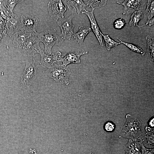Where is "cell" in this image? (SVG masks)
<instances>
[{
  "instance_id": "12",
  "label": "cell",
  "mask_w": 154,
  "mask_h": 154,
  "mask_svg": "<svg viewBox=\"0 0 154 154\" xmlns=\"http://www.w3.org/2000/svg\"><path fill=\"white\" fill-rule=\"evenodd\" d=\"M94 9L95 8L92 9L91 11H87L85 9L82 13L86 14L88 17L90 22L92 30L96 36L100 45L103 46L104 45L101 35L102 33L97 23L93 13Z\"/></svg>"
},
{
  "instance_id": "9",
  "label": "cell",
  "mask_w": 154,
  "mask_h": 154,
  "mask_svg": "<svg viewBox=\"0 0 154 154\" xmlns=\"http://www.w3.org/2000/svg\"><path fill=\"white\" fill-rule=\"evenodd\" d=\"M41 59L39 66L47 68L51 67L60 62L62 54L59 51L50 54H46L44 51L40 54Z\"/></svg>"
},
{
  "instance_id": "30",
  "label": "cell",
  "mask_w": 154,
  "mask_h": 154,
  "mask_svg": "<svg viewBox=\"0 0 154 154\" xmlns=\"http://www.w3.org/2000/svg\"><path fill=\"white\" fill-rule=\"evenodd\" d=\"M4 34H3V35ZM0 33V44L2 42L4 38V36L3 35Z\"/></svg>"
},
{
  "instance_id": "13",
  "label": "cell",
  "mask_w": 154,
  "mask_h": 154,
  "mask_svg": "<svg viewBox=\"0 0 154 154\" xmlns=\"http://www.w3.org/2000/svg\"><path fill=\"white\" fill-rule=\"evenodd\" d=\"M88 53L87 51L84 50L71 52L68 53L64 58H62L60 62H62L63 64L66 66L72 63H79L80 62L81 56Z\"/></svg>"
},
{
  "instance_id": "18",
  "label": "cell",
  "mask_w": 154,
  "mask_h": 154,
  "mask_svg": "<svg viewBox=\"0 0 154 154\" xmlns=\"http://www.w3.org/2000/svg\"><path fill=\"white\" fill-rule=\"evenodd\" d=\"M145 16L147 18L148 20L146 24L151 26L154 25V19L153 17L154 13V1L147 0V7L145 12Z\"/></svg>"
},
{
  "instance_id": "1",
  "label": "cell",
  "mask_w": 154,
  "mask_h": 154,
  "mask_svg": "<svg viewBox=\"0 0 154 154\" xmlns=\"http://www.w3.org/2000/svg\"><path fill=\"white\" fill-rule=\"evenodd\" d=\"M126 121L119 137L131 139L133 141H143L142 134L140 131L141 123L137 119L127 114Z\"/></svg>"
},
{
  "instance_id": "24",
  "label": "cell",
  "mask_w": 154,
  "mask_h": 154,
  "mask_svg": "<svg viewBox=\"0 0 154 154\" xmlns=\"http://www.w3.org/2000/svg\"><path fill=\"white\" fill-rule=\"evenodd\" d=\"M146 130L147 132V135L146 137L147 139L148 144H154V135L153 131L149 127H146Z\"/></svg>"
},
{
  "instance_id": "31",
  "label": "cell",
  "mask_w": 154,
  "mask_h": 154,
  "mask_svg": "<svg viewBox=\"0 0 154 154\" xmlns=\"http://www.w3.org/2000/svg\"><path fill=\"white\" fill-rule=\"evenodd\" d=\"M153 119H152L150 122V125L152 127L153 126Z\"/></svg>"
},
{
  "instance_id": "32",
  "label": "cell",
  "mask_w": 154,
  "mask_h": 154,
  "mask_svg": "<svg viewBox=\"0 0 154 154\" xmlns=\"http://www.w3.org/2000/svg\"><path fill=\"white\" fill-rule=\"evenodd\" d=\"M92 154H94V153H92Z\"/></svg>"
},
{
  "instance_id": "27",
  "label": "cell",
  "mask_w": 154,
  "mask_h": 154,
  "mask_svg": "<svg viewBox=\"0 0 154 154\" xmlns=\"http://www.w3.org/2000/svg\"><path fill=\"white\" fill-rule=\"evenodd\" d=\"M141 154H154V149H147L145 147L143 143L141 146Z\"/></svg>"
},
{
  "instance_id": "6",
  "label": "cell",
  "mask_w": 154,
  "mask_h": 154,
  "mask_svg": "<svg viewBox=\"0 0 154 154\" xmlns=\"http://www.w3.org/2000/svg\"><path fill=\"white\" fill-rule=\"evenodd\" d=\"M39 21L38 17L30 16L27 14L22 15L19 25L20 30L33 34L36 32V29Z\"/></svg>"
},
{
  "instance_id": "21",
  "label": "cell",
  "mask_w": 154,
  "mask_h": 154,
  "mask_svg": "<svg viewBox=\"0 0 154 154\" xmlns=\"http://www.w3.org/2000/svg\"><path fill=\"white\" fill-rule=\"evenodd\" d=\"M101 35L104 38L106 47L108 50H110L112 48L117 46L121 44L120 42H117L115 41L111 38L108 35H104L102 33Z\"/></svg>"
},
{
  "instance_id": "11",
  "label": "cell",
  "mask_w": 154,
  "mask_h": 154,
  "mask_svg": "<svg viewBox=\"0 0 154 154\" xmlns=\"http://www.w3.org/2000/svg\"><path fill=\"white\" fill-rule=\"evenodd\" d=\"M146 0H127L123 3L117 2V4L123 5L124 7L123 14H129L134 12L142 10Z\"/></svg>"
},
{
  "instance_id": "22",
  "label": "cell",
  "mask_w": 154,
  "mask_h": 154,
  "mask_svg": "<svg viewBox=\"0 0 154 154\" xmlns=\"http://www.w3.org/2000/svg\"><path fill=\"white\" fill-rule=\"evenodd\" d=\"M117 38L120 42L121 44H124L131 51L139 53L142 55L145 54V51L140 47L133 44L123 41Z\"/></svg>"
},
{
  "instance_id": "26",
  "label": "cell",
  "mask_w": 154,
  "mask_h": 154,
  "mask_svg": "<svg viewBox=\"0 0 154 154\" xmlns=\"http://www.w3.org/2000/svg\"><path fill=\"white\" fill-rule=\"evenodd\" d=\"M124 24V21L121 18L115 21L114 23V26L115 28L117 29H120L123 27Z\"/></svg>"
},
{
  "instance_id": "8",
  "label": "cell",
  "mask_w": 154,
  "mask_h": 154,
  "mask_svg": "<svg viewBox=\"0 0 154 154\" xmlns=\"http://www.w3.org/2000/svg\"><path fill=\"white\" fill-rule=\"evenodd\" d=\"M47 8L49 15L55 21L64 18L66 8L62 0L50 1L48 4Z\"/></svg>"
},
{
  "instance_id": "23",
  "label": "cell",
  "mask_w": 154,
  "mask_h": 154,
  "mask_svg": "<svg viewBox=\"0 0 154 154\" xmlns=\"http://www.w3.org/2000/svg\"><path fill=\"white\" fill-rule=\"evenodd\" d=\"M83 2L86 7L93 9L97 6L102 7L105 5L107 3V0H83Z\"/></svg>"
},
{
  "instance_id": "28",
  "label": "cell",
  "mask_w": 154,
  "mask_h": 154,
  "mask_svg": "<svg viewBox=\"0 0 154 154\" xmlns=\"http://www.w3.org/2000/svg\"><path fill=\"white\" fill-rule=\"evenodd\" d=\"M114 128L115 125L110 122H108L104 126V129L107 131H112Z\"/></svg>"
},
{
  "instance_id": "19",
  "label": "cell",
  "mask_w": 154,
  "mask_h": 154,
  "mask_svg": "<svg viewBox=\"0 0 154 154\" xmlns=\"http://www.w3.org/2000/svg\"><path fill=\"white\" fill-rule=\"evenodd\" d=\"M147 44V55L149 60L154 63V38L149 35L145 37Z\"/></svg>"
},
{
  "instance_id": "29",
  "label": "cell",
  "mask_w": 154,
  "mask_h": 154,
  "mask_svg": "<svg viewBox=\"0 0 154 154\" xmlns=\"http://www.w3.org/2000/svg\"><path fill=\"white\" fill-rule=\"evenodd\" d=\"M4 22L2 20H0V33L2 32L4 28Z\"/></svg>"
},
{
  "instance_id": "3",
  "label": "cell",
  "mask_w": 154,
  "mask_h": 154,
  "mask_svg": "<svg viewBox=\"0 0 154 154\" xmlns=\"http://www.w3.org/2000/svg\"><path fill=\"white\" fill-rule=\"evenodd\" d=\"M44 73L59 84H69V78L71 72L69 68L63 64L57 63L47 68Z\"/></svg>"
},
{
  "instance_id": "25",
  "label": "cell",
  "mask_w": 154,
  "mask_h": 154,
  "mask_svg": "<svg viewBox=\"0 0 154 154\" xmlns=\"http://www.w3.org/2000/svg\"><path fill=\"white\" fill-rule=\"evenodd\" d=\"M7 7L10 11L12 14L13 13V9L16 5L21 0H6Z\"/></svg>"
},
{
  "instance_id": "16",
  "label": "cell",
  "mask_w": 154,
  "mask_h": 154,
  "mask_svg": "<svg viewBox=\"0 0 154 154\" xmlns=\"http://www.w3.org/2000/svg\"><path fill=\"white\" fill-rule=\"evenodd\" d=\"M32 34L21 30L18 31L13 35L14 37L13 44L20 49L28 38Z\"/></svg>"
},
{
  "instance_id": "7",
  "label": "cell",
  "mask_w": 154,
  "mask_h": 154,
  "mask_svg": "<svg viewBox=\"0 0 154 154\" xmlns=\"http://www.w3.org/2000/svg\"><path fill=\"white\" fill-rule=\"evenodd\" d=\"M74 15L72 14L67 18H62L57 21L61 31L60 35L64 40L65 39H69L73 35V29L74 25L73 24L72 20Z\"/></svg>"
},
{
  "instance_id": "4",
  "label": "cell",
  "mask_w": 154,
  "mask_h": 154,
  "mask_svg": "<svg viewBox=\"0 0 154 154\" xmlns=\"http://www.w3.org/2000/svg\"><path fill=\"white\" fill-rule=\"evenodd\" d=\"M40 42H42L44 46V52L50 54L52 52V49L54 45L59 41L63 40L60 35H57L55 29H46L41 33L37 32Z\"/></svg>"
},
{
  "instance_id": "15",
  "label": "cell",
  "mask_w": 154,
  "mask_h": 154,
  "mask_svg": "<svg viewBox=\"0 0 154 154\" xmlns=\"http://www.w3.org/2000/svg\"><path fill=\"white\" fill-rule=\"evenodd\" d=\"M143 141H133L129 139L124 147L125 154H141V146Z\"/></svg>"
},
{
  "instance_id": "17",
  "label": "cell",
  "mask_w": 154,
  "mask_h": 154,
  "mask_svg": "<svg viewBox=\"0 0 154 154\" xmlns=\"http://www.w3.org/2000/svg\"><path fill=\"white\" fill-rule=\"evenodd\" d=\"M91 31L90 27L81 26L79 27L78 32L74 33L73 35L75 40L79 44H82L86 37Z\"/></svg>"
},
{
  "instance_id": "5",
  "label": "cell",
  "mask_w": 154,
  "mask_h": 154,
  "mask_svg": "<svg viewBox=\"0 0 154 154\" xmlns=\"http://www.w3.org/2000/svg\"><path fill=\"white\" fill-rule=\"evenodd\" d=\"M39 42L36 32L28 38L20 49L27 57L35 56V54H40L43 51L39 46Z\"/></svg>"
},
{
  "instance_id": "2",
  "label": "cell",
  "mask_w": 154,
  "mask_h": 154,
  "mask_svg": "<svg viewBox=\"0 0 154 154\" xmlns=\"http://www.w3.org/2000/svg\"><path fill=\"white\" fill-rule=\"evenodd\" d=\"M38 66L36 64L35 56L27 57L21 78L20 83L22 87L28 88L31 86L36 78Z\"/></svg>"
},
{
  "instance_id": "10",
  "label": "cell",
  "mask_w": 154,
  "mask_h": 154,
  "mask_svg": "<svg viewBox=\"0 0 154 154\" xmlns=\"http://www.w3.org/2000/svg\"><path fill=\"white\" fill-rule=\"evenodd\" d=\"M6 21L4 34L10 37L19 31L20 19L17 15L13 13Z\"/></svg>"
},
{
  "instance_id": "14",
  "label": "cell",
  "mask_w": 154,
  "mask_h": 154,
  "mask_svg": "<svg viewBox=\"0 0 154 154\" xmlns=\"http://www.w3.org/2000/svg\"><path fill=\"white\" fill-rule=\"evenodd\" d=\"M67 6L69 11L74 15L79 14L86 7L82 0H62Z\"/></svg>"
},
{
  "instance_id": "20",
  "label": "cell",
  "mask_w": 154,
  "mask_h": 154,
  "mask_svg": "<svg viewBox=\"0 0 154 154\" xmlns=\"http://www.w3.org/2000/svg\"><path fill=\"white\" fill-rule=\"evenodd\" d=\"M143 17L142 10H140L134 12L131 15L129 24L131 27H137L139 28L145 25L140 26L138 25L139 22Z\"/></svg>"
}]
</instances>
